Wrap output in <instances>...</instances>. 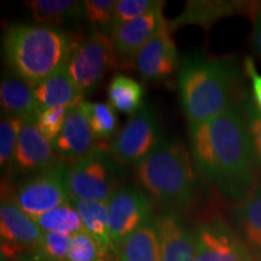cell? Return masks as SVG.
<instances>
[{"instance_id": "1", "label": "cell", "mask_w": 261, "mask_h": 261, "mask_svg": "<svg viewBox=\"0 0 261 261\" xmlns=\"http://www.w3.org/2000/svg\"><path fill=\"white\" fill-rule=\"evenodd\" d=\"M190 152L203 177L225 197L242 201L256 187L242 102L196 125H190Z\"/></svg>"}, {"instance_id": "2", "label": "cell", "mask_w": 261, "mask_h": 261, "mask_svg": "<svg viewBox=\"0 0 261 261\" xmlns=\"http://www.w3.org/2000/svg\"><path fill=\"white\" fill-rule=\"evenodd\" d=\"M77 42L60 28L16 23L5 33L3 52L12 73L35 87L68 64Z\"/></svg>"}, {"instance_id": "3", "label": "cell", "mask_w": 261, "mask_h": 261, "mask_svg": "<svg viewBox=\"0 0 261 261\" xmlns=\"http://www.w3.org/2000/svg\"><path fill=\"white\" fill-rule=\"evenodd\" d=\"M238 71L230 60L190 55L179 70V96L190 125L219 115L237 103Z\"/></svg>"}, {"instance_id": "4", "label": "cell", "mask_w": 261, "mask_h": 261, "mask_svg": "<svg viewBox=\"0 0 261 261\" xmlns=\"http://www.w3.org/2000/svg\"><path fill=\"white\" fill-rule=\"evenodd\" d=\"M135 174L142 190L165 211L179 213L194 201V160L181 140H161L154 151L136 166Z\"/></svg>"}, {"instance_id": "5", "label": "cell", "mask_w": 261, "mask_h": 261, "mask_svg": "<svg viewBox=\"0 0 261 261\" xmlns=\"http://www.w3.org/2000/svg\"><path fill=\"white\" fill-rule=\"evenodd\" d=\"M69 167V161L61 159L46 171L22 179L16 189L11 182L3 181L2 200L12 201L35 220L42 214L70 202L67 189Z\"/></svg>"}, {"instance_id": "6", "label": "cell", "mask_w": 261, "mask_h": 261, "mask_svg": "<svg viewBox=\"0 0 261 261\" xmlns=\"http://www.w3.org/2000/svg\"><path fill=\"white\" fill-rule=\"evenodd\" d=\"M122 175L123 166L114 158L109 146L98 144L91 154L70 163L67 175L70 201H109Z\"/></svg>"}, {"instance_id": "7", "label": "cell", "mask_w": 261, "mask_h": 261, "mask_svg": "<svg viewBox=\"0 0 261 261\" xmlns=\"http://www.w3.org/2000/svg\"><path fill=\"white\" fill-rule=\"evenodd\" d=\"M117 55L109 34L91 31L75 46L68 70L83 97L93 93L109 70L116 68Z\"/></svg>"}, {"instance_id": "8", "label": "cell", "mask_w": 261, "mask_h": 261, "mask_svg": "<svg viewBox=\"0 0 261 261\" xmlns=\"http://www.w3.org/2000/svg\"><path fill=\"white\" fill-rule=\"evenodd\" d=\"M160 143L158 114L151 106L144 104L112 140L109 150L122 166H137L151 154Z\"/></svg>"}, {"instance_id": "9", "label": "cell", "mask_w": 261, "mask_h": 261, "mask_svg": "<svg viewBox=\"0 0 261 261\" xmlns=\"http://www.w3.org/2000/svg\"><path fill=\"white\" fill-rule=\"evenodd\" d=\"M112 240L117 252L121 243L144 225L151 223L154 205L142 189L122 185L108 201Z\"/></svg>"}, {"instance_id": "10", "label": "cell", "mask_w": 261, "mask_h": 261, "mask_svg": "<svg viewBox=\"0 0 261 261\" xmlns=\"http://www.w3.org/2000/svg\"><path fill=\"white\" fill-rule=\"evenodd\" d=\"M192 234L196 261H256L236 230L224 221L196 225Z\"/></svg>"}, {"instance_id": "11", "label": "cell", "mask_w": 261, "mask_h": 261, "mask_svg": "<svg viewBox=\"0 0 261 261\" xmlns=\"http://www.w3.org/2000/svg\"><path fill=\"white\" fill-rule=\"evenodd\" d=\"M44 232L33 218L10 200L0 205V236L2 256L11 260L29 253L34 255Z\"/></svg>"}, {"instance_id": "12", "label": "cell", "mask_w": 261, "mask_h": 261, "mask_svg": "<svg viewBox=\"0 0 261 261\" xmlns=\"http://www.w3.org/2000/svg\"><path fill=\"white\" fill-rule=\"evenodd\" d=\"M60 160L52 143L42 135L37 123H24L18 137L11 174L3 181L12 182L16 178H29L46 171Z\"/></svg>"}, {"instance_id": "13", "label": "cell", "mask_w": 261, "mask_h": 261, "mask_svg": "<svg viewBox=\"0 0 261 261\" xmlns=\"http://www.w3.org/2000/svg\"><path fill=\"white\" fill-rule=\"evenodd\" d=\"M135 65L144 79L151 81L167 79L178 69V51L166 19L138 52Z\"/></svg>"}, {"instance_id": "14", "label": "cell", "mask_w": 261, "mask_h": 261, "mask_svg": "<svg viewBox=\"0 0 261 261\" xmlns=\"http://www.w3.org/2000/svg\"><path fill=\"white\" fill-rule=\"evenodd\" d=\"M81 103L68 109L63 129L52 142L57 156L67 161L83 159L98 146V140L91 129L89 119Z\"/></svg>"}, {"instance_id": "15", "label": "cell", "mask_w": 261, "mask_h": 261, "mask_svg": "<svg viewBox=\"0 0 261 261\" xmlns=\"http://www.w3.org/2000/svg\"><path fill=\"white\" fill-rule=\"evenodd\" d=\"M161 3L158 8L142 17H138L126 23L115 25L110 32V38L115 47L117 56L135 62L138 52L151 39L156 31L165 21Z\"/></svg>"}, {"instance_id": "16", "label": "cell", "mask_w": 261, "mask_h": 261, "mask_svg": "<svg viewBox=\"0 0 261 261\" xmlns=\"http://www.w3.org/2000/svg\"><path fill=\"white\" fill-rule=\"evenodd\" d=\"M156 221L161 261H196L194 234L177 212L165 211Z\"/></svg>"}, {"instance_id": "17", "label": "cell", "mask_w": 261, "mask_h": 261, "mask_svg": "<svg viewBox=\"0 0 261 261\" xmlns=\"http://www.w3.org/2000/svg\"><path fill=\"white\" fill-rule=\"evenodd\" d=\"M0 104L3 115L15 116L25 123H37L40 110L34 96V87L15 73L4 74L0 85Z\"/></svg>"}, {"instance_id": "18", "label": "cell", "mask_w": 261, "mask_h": 261, "mask_svg": "<svg viewBox=\"0 0 261 261\" xmlns=\"http://www.w3.org/2000/svg\"><path fill=\"white\" fill-rule=\"evenodd\" d=\"M232 219L238 236L255 260L261 261V182L238 202Z\"/></svg>"}, {"instance_id": "19", "label": "cell", "mask_w": 261, "mask_h": 261, "mask_svg": "<svg viewBox=\"0 0 261 261\" xmlns=\"http://www.w3.org/2000/svg\"><path fill=\"white\" fill-rule=\"evenodd\" d=\"M40 114L45 110L57 107H73L84 102L74 80L71 79L68 64L34 87Z\"/></svg>"}, {"instance_id": "20", "label": "cell", "mask_w": 261, "mask_h": 261, "mask_svg": "<svg viewBox=\"0 0 261 261\" xmlns=\"http://www.w3.org/2000/svg\"><path fill=\"white\" fill-rule=\"evenodd\" d=\"M71 204L79 213L84 230L93 238L108 255L117 256L112 240L109 225L108 201H77L71 200Z\"/></svg>"}, {"instance_id": "21", "label": "cell", "mask_w": 261, "mask_h": 261, "mask_svg": "<svg viewBox=\"0 0 261 261\" xmlns=\"http://www.w3.org/2000/svg\"><path fill=\"white\" fill-rule=\"evenodd\" d=\"M119 261H161V244L156 221L127 237L117 249Z\"/></svg>"}, {"instance_id": "22", "label": "cell", "mask_w": 261, "mask_h": 261, "mask_svg": "<svg viewBox=\"0 0 261 261\" xmlns=\"http://www.w3.org/2000/svg\"><path fill=\"white\" fill-rule=\"evenodd\" d=\"M33 18L39 24L57 28L58 25L83 18V2L75 0H32L25 2Z\"/></svg>"}, {"instance_id": "23", "label": "cell", "mask_w": 261, "mask_h": 261, "mask_svg": "<svg viewBox=\"0 0 261 261\" xmlns=\"http://www.w3.org/2000/svg\"><path fill=\"white\" fill-rule=\"evenodd\" d=\"M108 103L114 110L133 116L144 107V87L126 75L117 74L108 86Z\"/></svg>"}, {"instance_id": "24", "label": "cell", "mask_w": 261, "mask_h": 261, "mask_svg": "<svg viewBox=\"0 0 261 261\" xmlns=\"http://www.w3.org/2000/svg\"><path fill=\"white\" fill-rule=\"evenodd\" d=\"M35 223L38 224L42 232L73 236L80 231H84L80 215L71 202L42 214L41 217L35 219Z\"/></svg>"}, {"instance_id": "25", "label": "cell", "mask_w": 261, "mask_h": 261, "mask_svg": "<svg viewBox=\"0 0 261 261\" xmlns=\"http://www.w3.org/2000/svg\"><path fill=\"white\" fill-rule=\"evenodd\" d=\"M24 123V120L19 119V117L8 115H3L2 117V121H0V166H2L3 174L5 173L3 180L8 179L11 174L18 137Z\"/></svg>"}, {"instance_id": "26", "label": "cell", "mask_w": 261, "mask_h": 261, "mask_svg": "<svg viewBox=\"0 0 261 261\" xmlns=\"http://www.w3.org/2000/svg\"><path fill=\"white\" fill-rule=\"evenodd\" d=\"M85 113L89 119L91 129L97 140L110 138L117 128V116L109 103L83 102Z\"/></svg>"}, {"instance_id": "27", "label": "cell", "mask_w": 261, "mask_h": 261, "mask_svg": "<svg viewBox=\"0 0 261 261\" xmlns=\"http://www.w3.org/2000/svg\"><path fill=\"white\" fill-rule=\"evenodd\" d=\"M83 19H86L93 31L110 34L114 27L115 0H84Z\"/></svg>"}, {"instance_id": "28", "label": "cell", "mask_w": 261, "mask_h": 261, "mask_svg": "<svg viewBox=\"0 0 261 261\" xmlns=\"http://www.w3.org/2000/svg\"><path fill=\"white\" fill-rule=\"evenodd\" d=\"M73 236L44 232L33 259L37 261H67Z\"/></svg>"}, {"instance_id": "29", "label": "cell", "mask_w": 261, "mask_h": 261, "mask_svg": "<svg viewBox=\"0 0 261 261\" xmlns=\"http://www.w3.org/2000/svg\"><path fill=\"white\" fill-rule=\"evenodd\" d=\"M86 231L73 234L67 261H113Z\"/></svg>"}, {"instance_id": "30", "label": "cell", "mask_w": 261, "mask_h": 261, "mask_svg": "<svg viewBox=\"0 0 261 261\" xmlns=\"http://www.w3.org/2000/svg\"><path fill=\"white\" fill-rule=\"evenodd\" d=\"M242 108L246 116L254 165L256 171L261 173V113L255 104L250 103L249 100L242 102Z\"/></svg>"}, {"instance_id": "31", "label": "cell", "mask_w": 261, "mask_h": 261, "mask_svg": "<svg viewBox=\"0 0 261 261\" xmlns=\"http://www.w3.org/2000/svg\"><path fill=\"white\" fill-rule=\"evenodd\" d=\"M161 3L158 0H119L114 12V27L149 14Z\"/></svg>"}, {"instance_id": "32", "label": "cell", "mask_w": 261, "mask_h": 261, "mask_svg": "<svg viewBox=\"0 0 261 261\" xmlns=\"http://www.w3.org/2000/svg\"><path fill=\"white\" fill-rule=\"evenodd\" d=\"M69 108H52V109L45 110V112H42L39 115V119L37 121L38 128L41 130L42 135L46 137L51 143L60 136L62 129H63Z\"/></svg>"}, {"instance_id": "33", "label": "cell", "mask_w": 261, "mask_h": 261, "mask_svg": "<svg viewBox=\"0 0 261 261\" xmlns=\"http://www.w3.org/2000/svg\"><path fill=\"white\" fill-rule=\"evenodd\" d=\"M253 17V46L255 52L261 58V5L254 8L252 12Z\"/></svg>"}, {"instance_id": "34", "label": "cell", "mask_w": 261, "mask_h": 261, "mask_svg": "<svg viewBox=\"0 0 261 261\" xmlns=\"http://www.w3.org/2000/svg\"><path fill=\"white\" fill-rule=\"evenodd\" d=\"M247 71L249 73L250 77H252V90H253V99L254 104L261 113V75L257 74L252 61H248L247 63Z\"/></svg>"}, {"instance_id": "35", "label": "cell", "mask_w": 261, "mask_h": 261, "mask_svg": "<svg viewBox=\"0 0 261 261\" xmlns=\"http://www.w3.org/2000/svg\"><path fill=\"white\" fill-rule=\"evenodd\" d=\"M19 261H37V260H34V259H32V257H22V259L21 260H19Z\"/></svg>"}, {"instance_id": "36", "label": "cell", "mask_w": 261, "mask_h": 261, "mask_svg": "<svg viewBox=\"0 0 261 261\" xmlns=\"http://www.w3.org/2000/svg\"><path fill=\"white\" fill-rule=\"evenodd\" d=\"M2 261H9V260H8V259H5V257H3V256H2Z\"/></svg>"}, {"instance_id": "37", "label": "cell", "mask_w": 261, "mask_h": 261, "mask_svg": "<svg viewBox=\"0 0 261 261\" xmlns=\"http://www.w3.org/2000/svg\"><path fill=\"white\" fill-rule=\"evenodd\" d=\"M18 261H19V260H18Z\"/></svg>"}]
</instances>
